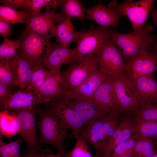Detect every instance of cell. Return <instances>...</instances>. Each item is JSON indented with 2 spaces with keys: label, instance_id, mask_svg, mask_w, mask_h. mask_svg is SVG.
Returning <instances> with one entry per match:
<instances>
[{
  "label": "cell",
  "instance_id": "cell-20",
  "mask_svg": "<svg viewBox=\"0 0 157 157\" xmlns=\"http://www.w3.org/2000/svg\"><path fill=\"white\" fill-rule=\"evenodd\" d=\"M113 90V78L108 75L105 80L97 90L92 98L109 114L115 111Z\"/></svg>",
  "mask_w": 157,
  "mask_h": 157
},
{
  "label": "cell",
  "instance_id": "cell-42",
  "mask_svg": "<svg viewBox=\"0 0 157 157\" xmlns=\"http://www.w3.org/2000/svg\"><path fill=\"white\" fill-rule=\"evenodd\" d=\"M152 48V51L157 55V42H155L151 45L149 48Z\"/></svg>",
  "mask_w": 157,
  "mask_h": 157
},
{
  "label": "cell",
  "instance_id": "cell-34",
  "mask_svg": "<svg viewBox=\"0 0 157 157\" xmlns=\"http://www.w3.org/2000/svg\"><path fill=\"white\" fill-rule=\"evenodd\" d=\"M20 47V41L16 40L4 38L3 42L0 45V59H9L15 57L17 50Z\"/></svg>",
  "mask_w": 157,
  "mask_h": 157
},
{
  "label": "cell",
  "instance_id": "cell-15",
  "mask_svg": "<svg viewBox=\"0 0 157 157\" xmlns=\"http://www.w3.org/2000/svg\"><path fill=\"white\" fill-rule=\"evenodd\" d=\"M67 96L50 106L70 129L73 138L78 139L84 129L83 123L77 112L69 104Z\"/></svg>",
  "mask_w": 157,
  "mask_h": 157
},
{
  "label": "cell",
  "instance_id": "cell-41",
  "mask_svg": "<svg viewBox=\"0 0 157 157\" xmlns=\"http://www.w3.org/2000/svg\"><path fill=\"white\" fill-rule=\"evenodd\" d=\"M152 17L154 24L157 26V9L155 10L152 12ZM157 42V36L155 40V42Z\"/></svg>",
  "mask_w": 157,
  "mask_h": 157
},
{
  "label": "cell",
  "instance_id": "cell-1",
  "mask_svg": "<svg viewBox=\"0 0 157 157\" xmlns=\"http://www.w3.org/2000/svg\"><path fill=\"white\" fill-rule=\"evenodd\" d=\"M39 116L38 128L40 137L38 144L53 145L58 152L65 154V141L67 138H73L70 129L50 107L44 109L37 108Z\"/></svg>",
  "mask_w": 157,
  "mask_h": 157
},
{
  "label": "cell",
  "instance_id": "cell-18",
  "mask_svg": "<svg viewBox=\"0 0 157 157\" xmlns=\"http://www.w3.org/2000/svg\"><path fill=\"white\" fill-rule=\"evenodd\" d=\"M108 75L100 67L76 88L67 93L69 98L77 99H92L96 91Z\"/></svg>",
  "mask_w": 157,
  "mask_h": 157
},
{
  "label": "cell",
  "instance_id": "cell-27",
  "mask_svg": "<svg viewBox=\"0 0 157 157\" xmlns=\"http://www.w3.org/2000/svg\"><path fill=\"white\" fill-rule=\"evenodd\" d=\"M61 4V13L66 17L70 19L77 18L82 21L86 17L85 9L79 0H62Z\"/></svg>",
  "mask_w": 157,
  "mask_h": 157
},
{
  "label": "cell",
  "instance_id": "cell-40",
  "mask_svg": "<svg viewBox=\"0 0 157 157\" xmlns=\"http://www.w3.org/2000/svg\"><path fill=\"white\" fill-rule=\"evenodd\" d=\"M13 32L9 24L0 19V34L3 38L13 34Z\"/></svg>",
  "mask_w": 157,
  "mask_h": 157
},
{
  "label": "cell",
  "instance_id": "cell-45",
  "mask_svg": "<svg viewBox=\"0 0 157 157\" xmlns=\"http://www.w3.org/2000/svg\"><path fill=\"white\" fill-rule=\"evenodd\" d=\"M118 157H129L128 156H120Z\"/></svg>",
  "mask_w": 157,
  "mask_h": 157
},
{
  "label": "cell",
  "instance_id": "cell-17",
  "mask_svg": "<svg viewBox=\"0 0 157 157\" xmlns=\"http://www.w3.org/2000/svg\"><path fill=\"white\" fill-rule=\"evenodd\" d=\"M85 10L87 19L95 22L102 27L117 28L120 18L124 15L120 12L106 7L100 1L92 8Z\"/></svg>",
  "mask_w": 157,
  "mask_h": 157
},
{
  "label": "cell",
  "instance_id": "cell-25",
  "mask_svg": "<svg viewBox=\"0 0 157 157\" xmlns=\"http://www.w3.org/2000/svg\"><path fill=\"white\" fill-rule=\"evenodd\" d=\"M1 133L10 138L19 133V126L17 118L12 111L8 109L1 110L0 113Z\"/></svg>",
  "mask_w": 157,
  "mask_h": 157
},
{
  "label": "cell",
  "instance_id": "cell-24",
  "mask_svg": "<svg viewBox=\"0 0 157 157\" xmlns=\"http://www.w3.org/2000/svg\"><path fill=\"white\" fill-rule=\"evenodd\" d=\"M17 79L16 56L11 59H0V83L12 88L16 86Z\"/></svg>",
  "mask_w": 157,
  "mask_h": 157
},
{
  "label": "cell",
  "instance_id": "cell-28",
  "mask_svg": "<svg viewBox=\"0 0 157 157\" xmlns=\"http://www.w3.org/2000/svg\"><path fill=\"white\" fill-rule=\"evenodd\" d=\"M133 129L135 134L151 138L157 136V121L134 120Z\"/></svg>",
  "mask_w": 157,
  "mask_h": 157
},
{
  "label": "cell",
  "instance_id": "cell-22",
  "mask_svg": "<svg viewBox=\"0 0 157 157\" xmlns=\"http://www.w3.org/2000/svg\"><path fill=\"white\" fill-rule=\"evenodd\" d=\"M78 33L75 30L71 19L66 17L57 27L56 42L69 47L71 42L77 43Z\"/></svg>",
  "mask_w": 157,
  "mask_h": 157
},
{
  "label": "cell",
  "instance_id": "cell-3",
  "mask_svg": "<svg viewBox=\"0 0 157 157\" xmlns=\"http://www.w3.org/2000/svg\"><path fill=\"white\" fill-rule=\"evenodd\" d=\"M113 32L109 27L99 26L78 31L77 45L73 49L75 63L102 49L111 39Z\"/></svg>",
  "mask_w": 157,
  "mask_h": 157
},
{
  "label": "cell",
  "instance_id": "cell-44",
  "mask_svg": "<svg viewBox=\"0 0 157 157\" xmlns=\"http://www.w3.org/2000/svg\"><path fill=\"white\" fill-rule=\"evenodd\" d=\"M151 157H157V148H155L154 152Z\"/></svg>",
  "mask_w": 157,
  "mask_h": 157
},
{
  "label": "cell",
  "instance_id": "cell-32",
  "mask_svg": "<svg viewBox=\"0 0 157 157\" xmlns=\"http://www.w3.org/2000/svg\"><path fill=\"white\" fill-rule=\"evenodd\" d=\"M137 136V135L134 134L131 138L119 145L110 157H134Z\"/></svg>",
  "mask_w": 157,
  "mask_h": 157
},
{
  "label": "cell",
  "instance_id": "cell-38",
  "mask_svg": "<svg viewBox=\"0 0 157 157\" xmlns=\"http://www.w3.org/2000/svg\"><path fill=\"white\" fill-rule=\"evenodd\" d=\"M3 6H8L15 10L28 9L30 0H1Z\"/></svg>",
  "mask_w": 157,
  "mask_h": 157
},
{
  "label": "cell",
  "instance_id": "cell-29",
  "mask_svg": "<svg viewBox=\"0 0 157 157\" xmlns=\"http://www.w3.org/2000/svg\"><path fill=\"white\" fill-rule=\"evenodd\" d=\"M133 119L135 121H157V104L140 103L133 115Z\"/></svg>",
  "mask_w": 157,
  "mask_h": 157
},
{
  "label": "cell",
  "instance_id": "cell-21",
  "mask_svg": "<svg viewBox=\"0 0 157 157\" xmlns=\"http://www.w3.org/2000/svg\"><path fill=\"white\" fill-rule=\"evenodd\" d=\"M123 116L114 111L105 118L102 135L94 157H100L102 150L116 130Z\"/></svg>",
  "mask_w": 157,
  "mask_h": 157
},
{
  "label": "cell",
  "instance_id": "cell-33",
  "mask_svg": "<svg viewBox=\"0 0 157 157\" xmlns=\"http://www.w3.org/2000/svg\"><path fill=\"white\" fill-rule=\"evenodd\" d=\"M49 71L42 66L34 67L32 69V75L29 86L38 93L41 87L49 75Z\"/></svg>",
  "mask_w": 157,
  "mask_h": 157
},
{
  "label": "cell",
  "instance_id": "cell-31",
  "mask_svg": "<svg viewBox=\"0 0 157 157\" xmlns=\"http://www.w3.org/2000/svg\"><path fill=\"white\" fill-rule=\"evenodd\" d=\"M0 134V157H24L19 153L20 145L23 142L21 138L6 143L3 141V135L1 133Z\"/></svg>",
  "mask_w": 157,
  "mask_h": 157
},
{
  "label": "cell",
  "instance_id": "cell-8",
  "mask_svg": "<svg viewBox=\"0 0 157 157\" xmlns=\"http://www.w3.org/2000/svg\"><path fill=\"white\" fill-rule=\"evenodd\" d=\"M49 71V76L38 93L41 104L47 106L67 97L69 91L60 69H52Z\"/></svg>",
  "mask_w": 157,
  "mask_h": 157
},
{
  "label": "cell",
  "instance_id": "cell-23",
  "mask_svg": "<svg viewBox=\"0 0 157 157\" xmlns=\"http://www.w3.org/2000/svg\"><path fill=\"white\" fill-rule=\"evenodd\" d=\"M17 79L16 86L23 90L30 85L32 75L31 67L23 54L18 50L16 56Z\"/></svg>",
  "mask_w": 157,
  "mask_h": 157
},
{
  "label": "cell",
  "instance_id": "cell-36",
  "mask_svg": "<svg viewBox=\"0 0 157 157\" xmlns=\"http://www.w3.org/2000/svg\"><path fill=\"white\" fill-rule=\"evenodd\" d=\"M22 155L24 157H65V154L59 152L54 154L50 149H44L42 145L35 148L27 149Z\"/></svg>",
  "mask_w": 157,
  "mask_h": 157
},
{
  "label": "cell",
  "instance_id": "cell-5",
  "mask_svg": "<svg viewBox=\"0 0 157 157\" xmlns=\"http://www.w3.org/2000/svg\"><path fill=\"white\" fill-rule=\"evenodd\" d=\"M155 1L154 0H141L137 1L126 0L121 3H118L116 0H113L108 4L107 7L127 16L131 22L133 29L138 31L144 28Z\"/></svg>",
  "mask_w": 157,
  "mask_h": 157
},
{
  "label": "cell",
  "instance_id": "cell-43",
  "mask_svg": "<svg viewBox=\"0 0 157 157\" xmlns=\"http://www.w3.org/2000/svg\"><path fill=\"white\" fill-rule=\"evenodd\" d=\"M151 139L152 140L153 142L155 148H157V136Z\"/></svg>",
  "mask_w": 157,
  "mask_h": 157
},
{
  "label": "cell",
  "instance_id": "cell-6",
  "mask_svg": "<svg viewBox=\"0 0 157 157\" xmlns=\"http://www.w3.org/2000/svg\"><path fill=\"white\" fill-rule=\"evenodd\" d=\"M18 39L20 47L18 50L23 54L31 67L42 66L47 41L40 35L26 27L22 31Z\"/></svg>",
  "mask_w": 157,
  "mask_h": 157
},
{
  "label": "cell",
  "instance_id": "cell-11",
  "mask_svg": "<svg viewBox=\"0 0 157 157\" xmlns=\"http://www.w3.org/2000/svg\"><path fill=\"white\" fill-rule=\"evenodd\" d=\"M37 108L11 110L16 115L18 123L19 134L26 143L28 149L35 148L42 145L38 144L37 136L35 116Z\"/></svg>",
  "mask_w": 157,
  "mask_h": 157
},
{
  "label": "cell",
  "instance_id": "cell-7",
  "mask_svg": "<svg viewBox=\"0 0 157 157\" xmlns=\"http://www.w3.org/2000/svg\"><path fill=\"white\" fill-rule=\"evenodd\" d=\"M44 12L37 16L25 21L26 28L40 35L46 41L56 37L57 27L66 17L56 12L50 6L45 7Z\"/></svg>",
  "mask_w": 157,
  "mask_h": 157
},
{
  "label": "cell",
  "instance_id": "cell-12",
  "mask_svg": "<svg viewBox=\"0 0 157 157\" xmlns=\"http://www.w3.org/2000/svg\"><path fill=\"white\" fill-rule=\"evenodd\" d=\"M75 63L73 49L57 42L47 41L46 50L42 60V66L47 70L58 68L65 65H69Z\"/></svg>",
  "mask_w": 157,
  "mask_h": 157
},
{
  "label": "cell",
  "instance_id": "cell-2",
  "mask_svg": "<svg viewBox=\"0 0 157 157\" xmlns=\"http://www.w3.org/2000/svg\"><path fill=\"white\" fill-rule=\"evenodd\" d=\"M153 27L147 25L142 29L127 33L113 31L111 39L114 42L126 63L142 53L148 51L155 42L156 36Z\"/></svg>",
  "mask_w": 157,
  "mask_h": 157
},
{
  "label": "cell",
  "instance_id": "cell-16",
  "mask_svg": "<svg viewBox=\"0 0 157 157\" xmlns=\"http://www.w3.org/2000/svg\"><path fill=\"white\" fill-rule=\"evenodd\" d=\"M133 115H123L117 129L102 150L99 157H110L119 145L131 138L135 133Z\"/></svg>",
  "mask_w": 157,
  "mask_h": 157
},
{
  "label": "cell",
  "instance_id": "cell-14",
  "mask_svg": "<svg viewBox=\"0 0 157 157\" xmlns=\"http://www.w3.org/2000/svg\"><path fill=\"white\" fill-rule=\"evenodd\" d=\"M68 103L79 115L84 128L110 114L104 110L92 99H83L69 98Z\"/></svg>",
  "mask_w": 157,
  "mask_h": 157
},
{
  "label": "cell",
  "instance_id": "cell-13",
  "mask_svg": "<svg viewBox=\"0 0 157 157\" xmlns=\"http://www.w3.org/2000/svg\"><path fill=\"white\" fill-rule=\"evenodd\" d=\"M157 65V55L148 50L134 57L125 63L124 74L132 81L142 76L154 74Z\"/></svg>",
  "mask_w": 157,
  "mask_h": 157
},
{
  "label": "cell",
  "instance_id": "cell-30",
  "mask_svg": "<svg viewBox=\"0 0 157 157\" xmlns=\"http://www.w3.org/2000/svg\"><path fill=\"white\" fill-rule=\"evenodd\" d=\"M154 149V144L151 138L138 135L134 157H151Z\"/></svg>",
  "mask_w": 157,
  "mask_h": 157
},
{
  "label": "cell",
  "instance_id": "cell-9",
  "mask_svg": "<svg viewBox=\"0 0 157 157\" xmlns=\"http://www.w3.org/2000/svg\"><path fill=\"white\" fill-rule=\"evenodd\" d=\"M99 67L95 54L86 56L69 65L62 72L69 91L80 85Z\"/></svg>",
  "mask_w": 157,
  "mask_h": 157
},
{
  "label": "cell",
  "instance_id": "cell-37",
  "mask_svg": "<svg viewBox=\"0 0 157 157\" xmlns=\"http://www.w3.org/2000/svg\"><path fill=\"white\" fill-rule=\"evenodd\" d=\"M87 143L84 139L79 138L73 148L69 152L65 151V157H86V151L88 147Z\"/></svg>",
  "mask_w": 157,
  "mask_h": 157
},
{
  "label": "cell",
  "instance_id": "cell-39",
  "mask_svg": "<svg viewBox=\"0 0 157 157\" xmlns=\"http://www.w3.org/2000/svg\"><path fill=\"white\" fill-rule=\"evenodd\" d=\"M11 87L0 83V104L5 102L13 92Z\"/></svg>",
  "mask_w": 157,
  "mask_h": 157
},
{
  "label": "cell",
  "instance_id": "cell-35",
  "mask_svg": "<svg viewBox=\"0 0 157 157\" xmlns=\"http://www.w3.org/2000/svg\"><path fill=\"white\" fill-rule=\"evenodd\" d=\"M62 0H30L28 9L32 17H35L40 14L43 8L47 6H51L53 9L57 8L61 4Z\"/></svg>",
  "mask_w": 157,
  "mask_h": 157
},
{
  "label": "cell",
  "instance_id": "cell-26",
  "mask_svg": "<svg viewBox=\"0 0 157 157\" xmlns=\"http://www.w3.org/2000/svg\"><path fill=\"white\" fill-rule=\"evenodd\" d=\"M32 17L31 13L28 9L18 11L10 7L0 5V19L10 24L18 23L24 24L26 20Z\"/></svg>",
  "mask_w": 157,
  "mask_h": 157
},
{
  "label": "cell",
  "instance_id": "cell-10",
  "mask_svg": "<svg viewBox=\"0 0 157 157\" xmlns=\"http://www.w3.org/2000/svg\"><path fill=\"white\" fill-rule=\"evenodd\" d=\"M95 54L100 67L108 75L115 78L123 73L125 62L111 39L104 47Z\"/></svg>",
  "mask_w": 157,
  "mask_h": 157
},
{
  "label": "cell",
  "instance_id": "cell-4",
  "mask_svg": "<svg viewBox=\"0 0 157 157\" xmlns=\"http://www.w3.org/2000/svg\"><path fill=\"white\" fill-rule=\"evenodd\" d=\"M113 94L115 111L124 115H134L140 103V97L133 83L124 73L113 78Z\"/></svg>",
  "mask_w": 157,
  "mask_h": 157
},
{
  "label": "cell",
  "instance_id": "cell-19",
  "mask_svg": "<svg viewBox=\"0 0 157 157\" xmlns=\"http://www.w3.org/2000/svg\"><path fill=\"white\" fill-rule=\"evenodd\" d=\"M131 81L139 94L140 104H157V81L154 74L139 77Z\"/></svg>",
  "mask_w": 157,
  "mask_h": 157
}]
</instances>
